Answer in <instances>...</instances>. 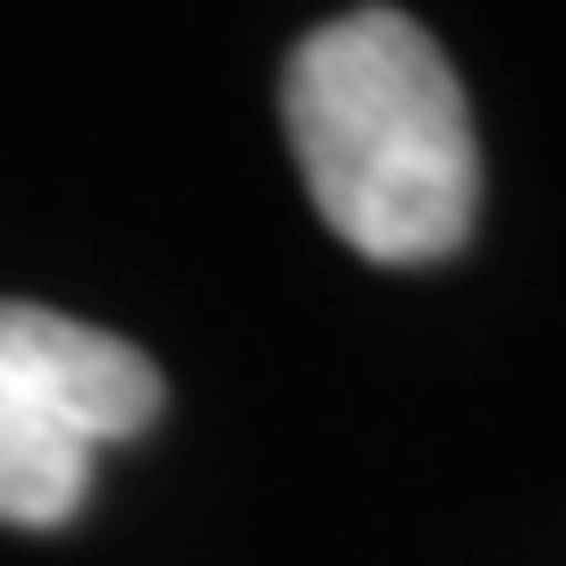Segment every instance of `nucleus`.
I'll return each instance as SVG.
<instances>
[{
  "instance_id": "nucleus-1",
  "label": "nucleus",
  "mask_w": 566,
  "mask_h": 566,
  "mask_svg": "<svg viewBox=\"0 0 566 566\" xmlns=\"http://www.w3.org/2000/svg\"><path fill=\"white\" fill-rule=\"evenodd\" d=\"M280 118L313 212L364 262L415 271L473 237L482 144L449 51L406 9H347L287 51Z\"/></svg>"
},
{
  "instance_id": "nucleus-2",
  "label": "nucleus",
  "mask_w": 566,
  "mask_h": 566,
  "mask_svg": "<svg viewBox=\"0 0 566 566\" xmlns=\"http://www.w3.org/2000/svg\"><path fill=\"white\" fill-rule=\"evenodd\" d=\"M161 364L51 305H0V524L51 533L94 491V457L161 415Z\"/></svg>"
}]
</instances>
